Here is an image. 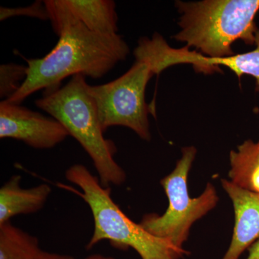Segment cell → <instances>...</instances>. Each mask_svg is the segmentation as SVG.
<instances>
[{
    "label": "cell",
    "instance_id": "obj_9",
    "mask_svg": "<svg viewBox=\"0 0 259 259\" xmlns=\"http://www.w3.org/2000/svg\"><path fill=\"white\" fill-rule=\"evenodd\" d=\"M255 49L250 52L226 57L213 58L202 55L197 51H190L185 47L174 49L164 39L159 40L155 49V57L160 69L163 71L177 64H192L199 72L217 71L219 66H226L241 79L243 75L253 76L256 81V91L259 92V29L255 32Z\"/></svg>",
    "mask_w": 259,
    "mask_h": 259
},
{
    "label": "cell",
    "instance_id": "obj_17",
    "mask_svg": "<svg viewBox=\"0 0 259 259\" xmlns=\"http://www.w3.org/2000/svg\"><path fill=\"white\" fill-rule=\"evenodd\" d=\"M40 259H74L70 255L59 254V253H51L44 250Z\"/></svg>",
    "mask_w": 259,
    "mask_h": 259
},
{
    "label": "cell",
    "instance_id": "obj_15",
    "mask_svg": "<svg viewBox=\"0 0 259 259\" xmlns=\"http://www.w3.org/2000/svg\"><path fill=\"white\" fill-rule=\"evenodd\" d=\"M24 16L39 19L40 20H49V13L44 1H35L32 5L22 8H0V20L4 21L13 17Z\"/></svg>",
    "mask_w": 259,
    "mask_h": 259
},
{
    "label": "cell",
    "instance_id": "obj_2",
    "mask_svg": "<svg viewBox=\"0 0 259 259\" xmlns=\"http://www.w3.org/2000/svg\"><path fill=\"white\" fill-rule=\"evenodd\" d=\"M86 76H72L62 88L46 91L35 105L66 127L91 158L100 183L105 187L125 183L126 174L115 161L116 147L106 139L93 97L88 93Z\"/></svg>",
    "mask_w": 259,
    "mask_h": 259
},
{
    "label": "cell",
    "instance_id": "obj_4",
    "mask_svg": "<svg viewBox=\"0 0 259 259\" xmlns=\"http://www.w3.org/2000/svg\"><path fill=\"white\" fill-rule=\"evenodd\" d=\"M65 177L81 189V192L77 194L93 213L95 226L87 245L88 249L100 242L108 241L117 248H133L141 259H182L190 253L152 236L139 223L131 221L114 202L110 187H103L84 165H72L66 170Z\"/></svg>",
    "mask_w": 259,
    "mask_h": 259
},
{
    "label": "cell",
    "instance_id": "obj_12",
    "mask_svg": "<svg viewBox=\"0 0 259 259\" xmlns=\"http://www.w3.org/2000/svg\"><path fill=\"white\" fill-rule=\"evenodd\" d=\"M231 168L228 177L232 183L259 194V141H245L230 153Z\"/></svg>",
    "mask_w": 259,
    "mask_h": 259
},
{
    "label": "cell",
    "instance_id": "obj_7",
    "mask_svg": "<svg viewBox=\"0 0 259 259\" xmlns=\"http://www.w3.org/2000/svg\"><path fill=\"white\" fill-rule=\"evenodd\" d=\"M70 136L59 121L8 100L0 102V139L22 141L35 149H50Z\"/></svg>",
    "mask_w": 259,
    "mask_h": 259
},
{
    "label": "cell",
    "instance_id": "obj_1",
    "mask_svg": "<svg viewBox=\"0 0 259 259\" xmlns=\"http://www.w3.org/2000/svg\"><path fill=\"white\" fill-rule=\"evenodd\" d=\"M129 52L128 46L118 33L93 32L80 23L70 25L61 32L56 47L47 56L26 59V79L7 100L21 104L37 91L60 88L63 80L75 75L100 79L125 61Z\"/></svg>",
    "mask_w": 259,
    "mask_h": 259
},
{
    "label": "cell",
    "instance_id": "obj_10",
    "mask_svg": "<svg viewBox=\"0 0 259 259\" xmlns=\"http://www.w3.org/2000/svg\"><path fill=\"white\" fill-rule=\"evenodd\" d=\"M221 185L233 203L235 225L229 248L222 259H240L259 239V194L223 179Z\"/></svg>",
    "mask_w": 259,
    "mask_h": 259
},
{
    "label": "cell",
    "instance_id": "obj_18",
    "mask_svg": "<svg viewBox=\"0 0 259 259\" xmlns=\"http://www.w3.org/2000/svg\"><path fill=\"white\" fill-rule=\"evenodd\" d=\"M83 259H115L112 258V257L110 256H105V255H90V256L87 257V258Z\"/></svg>",
    "mask_w": 259,
    "mask_h": 259
},
{
    "label": "cell",
    "instance_id": "obj_14",
    "mask_svg": "<svg viewBox=\"0 0 259 259\" xmlns=\"http://www.w3.org/2000/svg\"><path fill=\"white\" fill-rule=\"evenodd\" d=\"M28 76V66L13 64L0 66V97L7 100L14 95Z\"/></svg>",
    "mask_w": 259,
    "mask_h": 259
},
{
    "label": "cell",
    "instance_id": "obj_16",
    "mask_svg": "<svg viewBox=\"0 0 259 259\" xmlns=\"http://www.w3.org/2000/svg\"><path fill=\"white\" fill-rule=\"evenodd\" d=\"M248 253L245 259H259V239L248 248Z\"/></svg>",
    "mask_w": 259,
    "mask_h": 259
},
{
    "label": "cell",
    "instance_id": "obj_6",
    "mask_svg": "<svg viewBox=\"0 0 259 259\" xmlns=\"http://www.w3.org/2000/svg\"><path fill=\"white\" fill-rule=\"evenodd\" d=\"M146 61L136 60L120 77L101 85L89 84L104 132L113 126L134 131L141 139L149 141L151 136L146 102V89L153 76Z\"/></svg>",
    "mask_w": 259,
    "mask_h": 259
},
{
    "label": "cell",
    "instance_id": "obj_8",
    "mask_svg": "<svg viewBox=\"0 0 259 259\" xmlns=\"http://www.w3.org/2000/svg\"><path fill=\"white\" fill-rule=\"evenodd\" d=\"M49 20L58 35L70 25L82 24L104 34L118 31V16L112 0H44Z\"/></svg>",
    "mask_w": 259,
    "mask_h": 259
},
{
    "label": "cell",
    "instance_id": "obj_5",
    "mask_svg": "<svg viewBox=\"0 0 259 259\" xmlns=\"http://www.w3.org/2000/svg\"><path fill=\"white\" fill-rule=\"evenodd\" d=\"M196 154L194 146L182 148V157L175 169L161 180L168 200L166 212L146 214L139 223L150 234L182 249H185L194 223L212 210L219 201L217 190L210 182L199 197H190L188 177Z\"/></svg>",
    "mask_w": 259,
    "mask_h": 259
},
{
    "label": "cell",
    "instance_id": "obj_13",
    "mask_svg": "<svg viewBox=\"0 0 259 259\" xmlns=\"http://www.w3.org/2000/svg\"><path fill=\"white\" fill-rule=\"evenodd\" d=\"M42 252L36 237L10 221L0 225V259H40Z\"/></svg>",
    "mask_w": 259,
    "mask_h": 259
},
{
    "label": "cell",
    "instance_id": "obj_3",
    "mask_svg": "<svg viewBox=\"0 0 259 259\" xmlns=\"http://www.w3.org/2000/svg\"><path fill=\"white\" fill-rule=\"evenodd\" d=\"M176 5L182 16L181 30L175 38L186 42L189 49L219 58L234 55L232 45L236 40L255 44L259 0L178 1Z\"/></svg>",
    "mask_w": 259,
    "mask_h": 259
},
{
    "label": "cell",
    "instance_id": "obj_11",
    "mask_svg": "<svg viewBox=\"0 0 259 259\" xmlns=\"http://www.w3.org/2000/svg\"><path fill=\"white\" fill-rule=\"evenodd\" d=\"M22 177L15 175L0 189V225L19 214L38 212L45 205L52 189L41 184L29 189L21 187Z\"/></svg>",
    "mask_w": 259,
    "mask_h": 259
}]
</instances>
